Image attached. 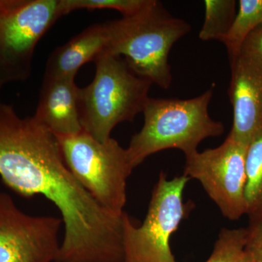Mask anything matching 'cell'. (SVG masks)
<instances>
[{"label": "cell", "instance_id": "obj_15", "mask_svg": "<svg viewBox=\"0 0 262 262\" xmlns=\"http://www.w3.org/2000/svg\"><path fill=\"white\" fill-rule=\"evenodd\" d=\"M205 18L199 38L203 41L218 40L229 32L236 15L234 0H205Z\"/></svg>", "mask_w": 262, "mask_h": 262}, {"label": "cell", "instance_id": "obj_21", "mask_svg": "<svg viewBox=\"0 0 262 262\" xmlns=\"http://www.w3.org/2000/svg\"><path fill=\"white\" fill-rule=\"evenodd\" d=\"M20 0H0V18L13 10Z\"/></svg>", "mask_w": 262, "mask_h": 262}, {"label": "cell", "instance_id": "obj_4", "mask_svg": "<svg viewBox=\"0 0 262 262\" xmlns=\"http://www.w3.org/2000/svg\"><path fill=\"white\" fill-rule=\"evenodd\" d=\"M96 75L80 89V113L83 130L104 142L118 124L143 113L151 82L136 75L120 56L103 53L95 59Z\"/></svg>", "mask_w": 262, "mask_h": 262}, {"label": "cell", "instance_id": "obj_22", "mask_svg": "<svg viewBox=\"0 0 262 262\" xmlns=\"http://www.w3.org/2000/svg\"><path fill=\"white\" fill-rule=\"evenodd\" d=\"M248 229L255 231V232H261L262 233V225H258L257 227H249Z\"/></svg>", "mask_w": 262, "mask_h": 262}, {"label": "cell", "instance_id": "obj_6", "mask_svg": "<svg viewBox=\"0 0 262 262\" xmlns=\"http://www.w3.org/2000/svg\"><path fill=\"white\" fill-rule=\"evenodd\" d=\"M189 180L184 175L168 179L160 173L142 225H134L125 213L122 262H177L170 237L185 216L183 193Z\"/></svg>", "mask_w": 262, "mask_h": 262}, {"label": "cell", "instance_id": "obj_17", "mask_svg": "<svg viewBox=\"0 0 262 262\" xmlns=\"http://www.w3.org/2000/svg\"><path fill=\"white\" fill-rule=\"evenodd\" d=\"M151 0H60L63 15L77 10L110 9L117 10L129 18L140 13Z\"/></svg>", "mask_w": 262, "mask_h": 262}, {"label": "cell", "instance_id": "obj_3", "mask_svg": "<svg viewBox=\"0 0 262 262\" xmlns=\"http://www.w3.org/2000/svg\"><path fill=\"white\" fill-rule=\"evenodd\" d=\"M110 22L111 41L105 53L123 57L136 75L168 89L172 82L169 53L190 32V24L173 16L157 0L134 16Z\"/></svg>", "mask_w": 262, "mask_h": 262}, {"label": "cell", "instance_id": "obj_14", "mask_svg": "<svg viewBox=\"0 0 262 262\" xmlns=\"http://www.w3.org/2000/svg\"><path fill=\"white\" fill-rule=\"evenodd\" d=\"M261 24L262 0H241L233 23L222 40L227 49L230 65L238 58L246 38Z\"/></svg>", "mask_w": 262, "mask_h": 262}, {"label": "cell", "instance_id": "obj_16", "mask_svg": "<svg viewBox=\"0 0 262 262\" xmlns=\"http://www.w3.org/2000/svg\"><path fill=\"white\" fill-rule=\"evenodd\" d=\"M249 235L248 228L222 229L206 262H244Z\"/></svg>", "mask_w": 262, "mask_h": 262}, {"label": "cell", "instance_id": "obj_1", "mask_svg": "<svg viewBox=\"0 0 262 262\" xmlns=\"http://www.w3.org/2000/svg\"><path fill=\"white\" fill-rule=\"evenodd\" d=\"M0 177L20 195L45 196L64 227L57 261L122 262L125 212L101 206L66 165L56 136L0 104Z\"/></svg>", "mask_w": 262, "mask_h": 262}, {"label": "cell", "instance_id": "obj_24", "mask_svg": "<svg viewBox=\"0 0 262 262\" xmlns=\"http://www.w3.org/2000/svg\"><path fill=\"white\" fill-rule=\"evenodd\" d=\"M1 89H2V87H0V91H1ZM2 102H1V101H0V104H1Z\"/></svg>", "mask_w": 262, "mask_h": 262}, {"label": "cell", "instance_id": "obj_23", "mask_svg": "<svg viewBox=\"0 0 262 262\" xmlns=\"http://www.w3.org/2000/svg\"><path fill=\"white\" fill-rule=\"evenodd\" d=\"M244 262H254L253 261L252 256H251L249 252L247 251V255H246V257L245 258Z\"/></svg>", "mask_w": 262, "mask_h": 262}, {"label": "cell", "instance_id": "obj_13", "mask_svg": "<svg viewBox=\"0 0 262 262\" xmlns=\"http://www.w3.org/2000/svg\"><path fill=\"white\" fill-rule=\"evenodd\" d=\"M246 214L250 227L262 225V127L247 146L246 156Z\"/></svg>", "mask_w": 262, "mask_h": 262}, {"label": "cell", "instance_id": "obj_10", "mask_svg": "<svg viewBox=\"0 0 262 262\" xmlns=\"http://www.w3.org/2000/svg\"><path fill=\"white\" fill-rule=\"evenodd\" d=\"M230 67L228 94L233 122L229 135L248 146L262 127V65L238 57Z\"/></svg>", "mask_w": 262, "mask_h": 262}, {"label": "cell", "instance_id": "obj_2", "mask_svg": "<svg viewBox=\"0 0 262 262\" xmlns=\"http://www.w3.org/2000/svg\"><path fill=\"white\" fill-rule=\"evenodd\" d=\"M214 87L189 99L149 98L143 111L142 128L126 149L133 168L163 150L192 154L205 139L222 135L224 124L213 120L208 112Z\"/></svg>", "mask_w": 262, "mask_h": 262}, {"label": "cell", "instance_id": "obj_5", "mask_svg": "<svg viewBox=\"0 0 262 262\" xmlns=\"http://www.w3.org/2000/svg\"><path fill=\"white\" fill-rule=\"evenodd\" d=\"M56 138L66 165L81 185L106 209L123 212L127 181L134 169L127 149L113 138L101 142L83 130Z\"/></svg>", "mask_w": 262, "mask_h": 262}, {"label": "cell", "instance_id": "obj_19", "mask_svg": "<svg viewBox=\"0 0 262 262\" xmlns=\"http://www.w3.org/2000/svg\"><path fill=\"white\" fill-rule=\"evenodd\" d=\"M249 232L247 251L254 262H262V233L251 229H249Z\"/></svg>", "mask_w": 262, "mask_h": 262}, {"label": "cell", "instance_id": "obj_11", "mask_svg": "<svg viewBox=\"0 0 262 262\" xmlns=\"http://www.w3.org/2000/svg\"><path fill=\"white\" fill-rule=\"evenodd\" d=\"M80 89L75 77H44L39 102L34 117L36 121L56 136L81 132Z\"/></svg>", "mask_w": 262, "mask_h": 262}, {"label": "cell", "instance_id": "obj_18", "mask_svg": "<svg viewBox=\"0 0 262 262\" xmlns=\"http://www.w3.org/2000/svg\"><path fill=\"white\" fill-rule=\"evenodd\" d=\"M238 57L262 65V24L255 29L244 41Z\"/></svg>", "mask_w": 262, "mask_h": 262}, {"label": "cell", "instance_id": "obj_7", "mask_svg": "<svg viewBox=\"0 0 262 262\" xmlns=\"http://www.w3.org/2000/svg\"><path fill=\"white\" fill-rule=\"evenodd\" d=\"M247 145L228 135L217 147L186 155L183 175L201 183L208 195L229 220L246 214Z\"/></svg>", "mask_w": 262, "mask_h": 262}, {"label": "cell", "instance_id": "obj_20", "mask_svg": "<svg viewBox=\"0 0 262 262\" xmlns=\"http://www.w3.org/2000/svg\"><path fill=\"white\" fill-rule=\"evenodd\" d=\"M24 80L18 72L12 69L0 56V87L14 81Z\"/></svg>", "mask_w": 262, "mask_h": 262}, {"label": "cell", "instance_id": "obj_8", "mask_svg": "<svg viewBox=\"0 0 262 262\" xmlns=\"http://www.w3.org/2000/svg\"><path fill=\"white\" fill-rule=\"evenodd\" d=\"M61 219L24 213L0 193V262H52L59 252Z\"/></svg>", "mask_w": 262, "mask_h": 262}, {"label": "cell", "instance_id": "obj_9", "mask_svg": "<svg viewBox=\"0 0 262 262\" xmlns=\"http://www.w3.org/2000/svg\"><path fill=\"white\" fill-rule=\"evenodd\" d=\"M62 16L60 0H20L0 18V56L24 80L38 42Z\"/></svg>", "mask_w": 262, "mask_h": 262}, {"label": "cell", "instance_id": "obj_12", "mask_svg": "<svg viewBox=\"0 0 262 262\" xmlns=\"http://www.w3.org/2000/svg\"><path fill=\"white\" fill-rule=\"evenodd\" d=\"M110 22L94 24L51 53L44 77H75L79 70L107 50L111 41Z\"/></svg>", "mask_w": 262, "mask_h": 262}]
</instances>
